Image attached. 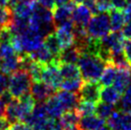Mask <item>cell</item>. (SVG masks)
Masks as SVG:
<instances>
[{
	"mask_svg": "<svg viewBox=\"0 0 131 130\" xmlns=\"http://www.w3.org/2000/svg\"><path fill=\"white\" fill-rule=\"evenodd\" d=\"M112 7L123 11L127 6V0H111Z\"/></svg>",
	"mask_w": 131,
	"mask_h": 130,
	"instance_id": "39",
	"label": "cell"
},
{
	"mask_svg": "<svg viewBox=\"0 0 131 130\" xmlns=\"http://www.w3.org/2000/svg\"><path fill=\"white\" fill-rule=\"evenodd\" d=\"M83 82L84 80L81 78L63 80L59 88H61L62 90L70 91V92H74V93H79V91L80 90Z\"/></svg>",
	"mask_w": 131,
	"mask_h": 130,
	"instance_id": "27",
	"label": "cell"
},
{
	"mask_svg": "<svg viewBox=\"0 0 131 130\" xmlns=\"http://www.w3.org/2000/svg\"><path fill=\"white\" fill-rule=\"evenodd\" d=\"M35 2H32V3L18 2L15 7L12 9L13 14L15 15H16V16H20V17L31 18L32 15H33L34 4H35Z\"/></svg>",
	"mask_w": 131,
	"mask_h": 130,
	"instance_id": "25",
	"label": "cell"
},
{
	"mask_svg": "<svg viewBox=\"0 0 131 130\" xmlns=\"http://www.w3.org/2000/svg\"><path fill=\"white\" fill-rule=\"evenodd\" d=\"M37 3L43 6L44 8H47L52 11H54V9L56 8L55 0H37Z\"/></svg>",
	"mask_w": 131,
	"mask_h": 130,
	"instance_id": "41",
	"label": "cell"
},
{
	"mask_svg": "<svg viewBox=\"0 0 131 130\" xmlns=\"http://www.w3.org/2000/svg\"><path fill=\"white\" fill-rule=\"evenodd\" d=\"M19 67H20V59L18 54L5 57L0 59V71L6 73L8 75L19 70Z\"/></svg>",
	"mask_w": 131,
	"mask_h": 130,
	"instance_id": "16",
	"label": "cell"
},
{
	"mask_svg": "<svg viewBox=\"0 0 131 130\" xmlns=\"http://www.w3.org/2000/svg\"><path fill=\"white\" fill-rule=\"evenodd\" d=\"M7 130H8V129H7Z\"/></svg>",
	"mask_w": 131,
	"mask_h": 130,
	"instance_id": "54",
	"label": "cell"
},
{
	"mask_svg": "<svg viewBox=\"0 0 131 130\" xmlns=\"http://www.w3.org/2000/svg\"><path fill=\"white\" fill-rule=\"evenodd\" d=\"M122 130H131V112L124 113L122 118L121 128Z\"/></svg>",
	"mask_w": 131,
	"mask_h": 130,
	"instance_id": "36",
	"label": "cell"
},
{
	"mask_svg": "<svg viewBox=\"0 0 131 130\" xmlns=\"http://www.w3.org/2000/svg\"><path fill=\"white\" fill-rule=\"evenodd\" d=\"M9 83H10L9 75L0 71V97L9 90Z\"/></svg>",
	"mask_w": 131,
	"mask_h": 130,
	"instance_id": "34",
	"label": "cell"
},
{
	"mask_svg": "<svg viewBox=\"0 0 131 130\" xmlns=\"http://www.w3.org/2000/svg\"><path fill=\"white\" fill-rule=\"evenodd\" d=\"M124 53L128 63L131 65V39H127L126 41H124Z\"/></svg>",
	"mask_w": 131,
	"mask_h": 130,
	"instance_id": "38",
	"label": "cell"
},
{
	"mask_svg": "<svg viewBox=\"0 0 131 130\" xmlns=\"http://www.w3.org/2000/svg\"><path fill=\"white\" fill-rule=\"evenodd\" d=\"M43 44L45 45V47L51 52V54L56 58L58 59V57H59V55H60L62 51V47L60 43H59V41H58L57 35L52 32L50 35L46 36L44 37Z\"/></svg>",
	"mask_w": 131,
	"mask_h": 130,
	"instance_id": "22",
	"label": "cell"
},
{
	"mask_svg": "<svg viewBox=\"0 0 131 130\" xmlns=\"http://www.w3.org/2000/svg\"><path fill=\"white\" fill-rule=\"evenodd\" d=\"M12 123L9 122V120L5 117V116H2L0 117V130H7L10 128Z\"/></svg>",
	"mask_w": 131,
	"mask_h": 130,
	"instance_id": "42",
	"label": "cell"
},
{
	"mask_svg": "<svg viewBox=\"0 0 131 130\" xmlns=\"http://www.w3.org/2000/svg\"><path fill=\"white\" fill-rule=\"evenodd\" d=\"M56 90L48 85L47 83L40 80V81H34L31 86L30 93L32 94L36 101L38 102H45L50 97L55 95Z\"/></svg>",
	"mask_w": 131,
	"mask_h": 130,
	"instance_id": "9",
	"label": "cell"
},
{
	"mask_svg": "<svg viewBox=\"0 0 131 130\" xmlns=\"http://www.w3.org/2000/svg\"><path fill=\"white\" fill-rule=\"evenodd\" d=\"M0 50H1L2 58L17 54L11 43H0Z\"/></svg>",
	"mask_w": 131,
	"mask_h": 130,
	"instance_id": "35",
	"label": "cell"
},
{
	"mask_svg": "<svg viewBox=\"0 0 131 130\" xmlns=\"http://www.w3.org/2000/svg\"><path fill=\"white\" fill-rule=\"evenodd\" d=\"M58 69L63 80L77 79L81 76L79 65L75 63H59Z\"/></svg>",
	"mask_w": 131,
	"mask_h": 130,
	"instance_id": "20",
	"label": "cell"
},
{
	"mask_svg": "<svg viewBox=\"0 0 131 130\" xmlns=\"http://www.w3.org/2000/svg\"><path fill=\"white\" fill-rule=\"evenodd\" d=\"M76 111L80 117L94 115L95 111H96V103L91 102V101H81L80 100L79 105L77 106Z\"/></svg>",
	"mask_w": 131,
	"mask_h": 130,
	"instance_id": "30",
	"label": "cell"
},
{
	"mask_svg": "<svg viewBox=\"0 0 131 130\" xmlns=\"http://www.w3.org/2000/svg\"><path fill=\"white\" fill-rule=\"evenodd\" d=\"M88 35L93 38L101 39L111 31L109 15L107 13H99L91 17L86 27Z\"/></svg>",
	"mask_w": 131,
	"mask_h": 130,
	"instance_id": "3",
	"label": "cell"
},
{
	"mask_svg": "<svg viewBox=\"0 0 131 130\" xmlns=\"http://www.w3.org/2000/svg\"><path fill=\"white\" fill-rule=\"evenodd\" d=\"M124 112L121 110H115L111 114L109 118L107 119V125L112 128V129H120L121 123H122V118H123Z\"/></svg>",
	"mask_w": 131,
	"mask_h": 130,
	"instance_id": "31",
	"label": "cell"
},
{
	"mask_svg": "<svg viewBox=\"0 0 131 130\" xmlns=\"http://www.w3.org/2000/svg\"><path fill=\"white\" fill-rule=\"evenodd\" d=\"M56 35L61 45L62 49L72 46L75 41V35H74V23H69L67 25L61 26L57 28Z\"/></svg>",
	"mask_w": 131,
	"mask_h": 130,
	"instance_id": "10",
	"label": "cell"
},
{
	"mask_svg": "<svg viewBox=\"0 0 131 130\" xmlns=\"http://www.w3.org/2000/svg\"><path fill=\"white\" fill-rule=\"evenodd\" d=\"M95 130H110V127L108 126V125H105V124H103V125L100 126L99 128H97V129H95Z\"/></svg>",
	"mask_w": 131,
	"mask_h": 130,
	"instance_id": "47",
	"label": "cell"
},
{
	"mask_svg": "<svg viewBox=\"0 0 131 130\" xmlns=\"http://www.w3.org/2000/svg\"><path fill=\"white\" fill-rule=\"evenodd\" d=\"M124 37L122 32H111L101 38V46L105 50L109 51L111 56L124 53ZM112 59V58H111Z\"/></svg>",
	"mask_w": 131,
	"mask_h": 130,
	"instance_id": "4",
	"label": "cell"
},
{
	"mask_svg": "<svg viewBox=\"0 0 131 130\" xmlns=\"http://www.w3.org/2000/svg\"><path fill=\"white\" fill-rule=\"evenodd\" d=\"M127 4H130L131 5V0H127Z\"/></svg>",
	"mask_w": 131,
	"mask_h": 130,
	"instance_id": "50",
	"label": "cell"
},
{
	"mask_svg": "<svg viewBox=\"0 0 131 130\" xmlns=\"http://www.w3.org/2000/svg\"><path fill=\"white\" fill-rule=\"evenodd\" d=\"M71 1V0H55L56 3V7L57 6H63V5H66L68 4Z\"/></svg>",
	"mask_w": 131,
	"mask_h": 130,
	"instance_id": "45",
	"label": "cell"
},
{
	"mask_svg": "<svg viewBox=\"0 0 131 130\" xmlns=\"http://www.w3.org/2000/svg\"><path fill=\"white\" fill-rule=\"evenodd\" d=\"M5 108H6V104H5V102H4L3 100L0 97V117L4 116V114H5Z\"/></svg>",
	"mask_w": 131,
	"mask_h": 130,
	"instance_id": "44",
	"label": "cell"
},
{
	"mask_svg": "<svg viewBox=\"0 0 131 130\" xmlns=\"http://www.w3.org/2000/svg\"><path fill=\"white\" fill-rule=\"evenodd\" d=\"M46 111L48 113V116L52 119H58L60 116L65 112V109L61 104V102L58 98L57 94L53 95L50 97L47 101L44 102Z\"/></svg>",
	"mask_w": 131,
	"mask_h": 130,
	"instance_id": "13",
	"label": "cell"
},
{
	"mask_svg": "<svg viewBox=\"0 0 131 130\" xmlns=\"http://www.w3.org/2000/svg\"><path fill=\"white\" fill-rule=\"evenodd\" d=\"M102 85L98 81H85L79 91V96L81 101H91L98 103L101 101V90Z\"/></svg>",
	"mask_w": 131,
	"mask_h": 130,
	"instance_id": "6",
	"label": "cell"
},
{
	"mask_svg": "<svg viewBox=\"0 0 131 130\" xmlns=\"http://www.w3.org/2000/svg\"><path fill=\"white\" fill-rule=\"evenodd\" d=\"M73 130H80V129H79V128H74Z\"/></svg>",
	"mask_w": 131,
	"mask_h": 130,
	"instance_id": "52",
	"label": "cell"
},
{
	"mask_svg": "<svg viewBox=\"0 0 131 130\" xmlns=\"http://www.w3.org/2000/svg\"><path fill=\"white\" fill-rule=\"evenodd\" d=\"M4 116L9 120V122L11 123L21 121L22 110L18 99H13L8 104H6Z\"/></svg>",
	"mask_w": 131,
	"mask_h": 130,
	"instance_id": "14",
	"label": "cell"
},
{
	"mask_svg": "<svg viewBox=\"0 0 131 130\" xmlns=\"http://www.w3.org/2000/svg\"><path fill=\"white\" fill-rule=\"evenodd\" d=\"M9 0H0V7H8Z\"/></svg>",
	"mask_w": 131,
	"mask_h": 130,
	"instance_id": "46",
	"label": "cell"
},
{
	"mask_svg": "<svg viewBox=\"0 0 131 130\" xmlns=\"http://www.w3.org/2000/svg\"><path fill=\"white\" fill-rule=\"evenodd\" d=\"M58 66H59L58 59H56L47 65H44L43 71H42V78H41L42 81L53 87L55 90L60 87V84L63 80Z\"/></svg>",
	"mask_w": 131,
	"mask_h": 130,
	"instance_id": "5",
	"label": "cell"
},
{
	"mask_svg": "<svg viewBox=\"0 0 131 130\" xmlns=\"http://www.w3.org/2000/svg\"><path fill=\"white\" fill-rule=\"evenodd\" d=\"M13 18V11L9 7H0V28L10 26Z\"/></svg>",
	"mask_w": 131,
	"mask_h": 130,
	"instance_id": "32",
	"label": "cell"
},
{
	"mask_svg": "<svg viewBox=\"0 0 131 130\" xmlns=\"http://www.w3.org/2000/svg\"><path fill=\"white\" fill-rule=\"evenodd\" d=\"M14 32L10 26H4L0 28V43H11Z\"/></svg>",
	"mask_w": 131,
	"mask_h": 130,
	"instance_id": "33",
	"label": "cell"
},
{
	"mask_svg": "<svg viewBox=\"0 0 131 130\" xmlns=\"http://www.w3.org/2000/svg\"><path fill=\"white\" fill-rule=\"evenodd\" d=\"M80 119V116L78 114L76 110H69L65 111L58 118V122L68 130H73L75 127H77Z\"/></svg>",
	"mask_w": 131,
	"mask_h": 130,
	"instance_id": "18",
	"label": "cell"
},
{
	"mask_svg": "<svg viewBox=\"0 0 131 130\" xmlns=\"http://www.w3.org/2000/svg\"><path fill=\"white\" fill-rule=\"evenodd\" d=\"M114 105L115 104H111V103H107V102H103V101H100L96 104L95 114L98 117H100L101 119L107 120L111 116V114L116 110Z\"/></svg>",
	"mask_w": 131,
	"mask_h": 130,
	"instance_id": "26",
	"label": "cell"
},
{
	"mask_svg": "<svg viewBox=\"0 0 131 130\" xmlns=\"http://www.w3.org/2000/svg\"><path fill=\"white\" fill-rule=\"evenodd\" d=\"M106 63L97 55L80 54L78 65L84 81H98L101 79Z\"/></svg>",
	"mask_w": 131,
	"mask_h": 130,
	"instance_id": "1",
	"label": "cell"
},
{
	"mask_svg": "<svg viewBox=\"0 0 131 130\" xmlns=\"http://www.w3.org/2000/svg\"><path fill=\"white\" fill-rule=\"evenodd\" d=\"M43 68H44V64L33 59L31 61V63L29 64V66H28V68H27L26 71H28V73L30 74V76L32 78L33 81H40L41 78H42Z\"/></svg>",
	"mask_w": 131,
	"mask_h": 130,
	"instance_id": "28",
	"label": "cell"
},
{
	"mask_svg": "<svg viewBox=\"0 0 131 130\" xmlns=\"http://www.w3.org/2000/svg\"><path fill=\"white\" fill-rule=\"evenodd\" d=\"M10 130H33L32 127L23 122H16L11 124Z\"/></svg>",
	"mask_w": 131,
	"mask_h": 130,
	"instance_id": "37",
	"label": "cell"
},
{
	"mask_svg": "<svg viewBox=\"0 0 131 130\" xmlns=\"http://www.w3.org/2000/svg\"><path fill=\"white\" fill-rule=\"evenodd\" d=\"M131 81V68H118L115 80L113 82V85L117 90L123 94L125 89L127 88L129 83Z\"/></svg>",
	"mask_w": 131,
	"mask_h": 130,
	"instance_id": "12",
	"label": "cell"
},
{
	"mask_svg": "<svg viewBox=\"0 0 131 130\" xmlns=\"http://www.w3.org/2000/svg\"><path fill=\"white\" fill-rule=\"evenodd\" d=\"M92 12L85 4H77L72 11L74 26L86 28L92 17Z\"/></svg>",
	"mask_w": 131,
	"mask_h": 130,
	"instance_id": "8",
	"label": "cell"
},
{
	"mask_svg": "<svg viewBox=\"0 0 131 130\" xmlns=\"http://www.w3.org/2000/svg\"><path fill=\"white\" fill-rule=\"evenodd\" d=\"M117 104H119V110L121 111L124 113L131 112V81Z\"/></svg>",
	"mask_w": 131,
	"mask_h": 130,
	"instance_id": "29",
	"label": "cell"
},
{
	"mask_svg": "<svg viewBox=\"0 0 131 130\" xmlns=\"http://www.w3.org/2000/svg\"><path fill=\"white\" fill-rule=\"evenodd\" d=\"M86 1H88V0H73V2L75 4H82V3H85Z\"/></svg>",
	"mask_w": 131,
	"mask_h": 130,
	"instance_id": "48",
	"label": "cell"
},
{
	"mask_svg": "<svg viewBox=\"0 0 131 130\" xmlns=\"http://www.w3.org/2000/svg\"><path fill=\"white\" fill-rule=\"evenodd\" d=\"M76 4L70 1L68 4L63 6H57L53 11V16H54V23H55L56 29L61 26L67 25L69 23H72V11Z\"/></svg>",
	"mask_w": 131,
	"mask_h": 130,
	"instance_id": "7",
	"label": "cell"
},
{
	"mask_svg": "<svg viewBox=\"0 0 131 130\" xmlns=\"http://www.w3.org/2000/svg\"><path fill=\"white\" fill-rule=\"evenodd\" d=\"M113 130H122V129H113Z\"/></svg>",
	"mask_w": 131,
	"mask_h": 130,
	"instance_id": "53",
	"label": "cell"
},
{
	"mask_svg": "<svg viewBox=\"0 0 131 130\" xmlns=\"http://www.w3.org/2000/svg\"><path fill=\"white\" fill-rule=\"evenodd\" d=\"M109 18H110V25H111V31L118 32L123 29L124 24L126 23V19L124 16L123 11L112 8L109 11Z\"/></svg>",
	"mask_w": 131,
	"mask_h": 130,
	"instance_id": "17",
	"label": "cell"
},
{
	"mask_svg": "<svg viewBox=\"0 0 131 130\" xmlns=\"http://www.w3.org/2000/svg\"><path fill=\"white\" fill-rule=\"evenodd\" d=\"M2 58V55H1V50H0V59Z\"/></svg>",
	"mask_w": 131,
	"mask_h": 130,
	"instance_id": "51",
	"label": "cell"
},
{
	"mask_svg": "<svg viewBox=\"0 0 131 130\" xmlns=\"http://www.w3.org/2000/svg\"><path fill=\"white\" fill-rule=\"evenodd\" d=\"M32 78L28 71L19 69L12 74L9 83V92L14 99H19L23 95L30 93Z\"/></svg>",
	"mask_w": 131,
	"mask_h": 130,
	"instance_id": "2",
	"label": "cell"
},
{
	"mask_svg": "<svg viewBox=\"0 0 131 130\" xmlns=\"http://www.w3.org/2000/svg\"><path fill=\"white\" fill-rule=\"evenodd\" d=\"M117 72H118V68L116 65L113 63H107L105 68L102 72L101 79H100V84L102 86H110L112 85L115 78H116Z\"/></svg>",
	"mask_w": 131,
	"mask_h": 130,
	"instance_id": "24",
	"label": "cell"
},
{
	"mask_svg": "<svg viewBox=\"0 0 131 130\" xmlns=\"http://www.w3.org/2000/svg\"><path fill=\"white\" fill-rule=\"evenodd\" d=\"M31 57L33 58V59L37 60V61L40 62L44 65H47L49 63L53 62L54 60L58 59L56 58L53 55L51 54V52L48 50L47 48L45 47V45L42 44L37 50H36L33 53H30Z\"/></svg>",
	"mask_w": 131,
	"mask_h": 130,
	"instance_id": "21",
	"label": "cell"
},
{
	"mask_svg": "<svg viewBox=\"0 0 131 130\" xmlns=\"http://www.w3.org/2000/svg\"><path fill=\"white\" fill-rule=\"evenodd\" d=\"M122 34L124 38L131 39V21H127L122 29Z\"/></svg>",
	"mask_w": 131,
	"mask_h": 130,
	"instance_id": "40",
	"label": "cell"
},
{
	"mask_svg": "<svg viewBox=\"0 0 131 130\" xmlns=\"http://www.w3.org/2000/svg\"><path fill=\"white\" fill-rule=\"evenodd\" d=\"M121 99V93L114 86H103L101 90V101L103 102L117 104Z\"/></svg>",
	"mask_w": 131,
	"mask_h": 130,
	"instance_id": "23",
	"label": "cell"
},
{
	"mask_svg": "<svg viewBox=\"0 0 131 130\" xmlns=\"http://www.w3.org/2000/svg\"><path fill=\"white\" fill-rule=\"evenodd\" d=\"M104 124V120L101 119L97 115H89L81 117L77 124V128L80 130H95Z\"/></svg>",
	"mask_w": 131,
	"mask_h": 130,
	"instance_id": "15",
	"label": "cell"
},
{
	"mask_svg": "<svg viewBox=\"0 0 131 130\" xmlns=\"http://www.w3.org/2000/svg\"><path fill=\"white\" fill-rule=\"evenodd\" d=\"M57 96L59 99V101L63 105L65 111L69 110H76L77 106L79 105L80 101V96L78 93L70 92V91L61 90L57 93Z\"/></svg>",
	"mask_w": 131,
	"mask_h": 130,
	"instance_id": "11",
	"label": "cell"
},
{
	"mask_svg": "<svg viewBox=\"0 0 131 130\" xmlns=\"http://www.w3.org/2000/svg\"><path fill=\"white\" fill-rule=\"evenodd\" d=\"M16 2H27V3H32V2H35L36 0H15Z\"/></svg>",
	"mask_w": 131,
	"mask_h": 130,
	"instance_id": "49",
	"label": "cell"
},
{
	"mask_svg": "<svg viewBox=\"0 0 131 130\" xmlns=\"http://www.w3.org/2000/svg\"><path fill=\"white\" fill-rule=\"evenodd\" d=\"M124 16H125V19H126V22L131 21V5L130 4H127V6H126L125 9L124 10Z\"/></svg>",
	"mask_w": 131,
	"mask_h": 130,
	"instance_id": "43",
	"label": "cell"
},
{
	"mask_svg": "<svg viewBox=\"0 0 131 130\" xmlns=\"http://www.w3.org/2000/svg\"><path fill=\"white\" fill-rule=\"evenodd\" d=\"M80 52L75 47V45L69 46L62 49L61 53L58 57L59 63H78L80 58Z\"/></svg>",
	"mask_w": 131,
	"mask_h": 130,
	"instance_id": "19",
	"label": "cell"
}]
</instances>
